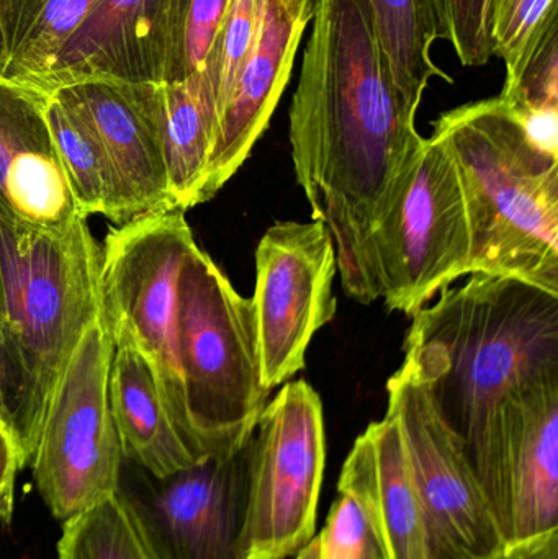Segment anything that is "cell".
I'll return each mask as SVG.
<instances>
[{
    "label": "cell",
    "instance_id": "cell-1",
    "mask_svg": "<svg viewBox=\"0 0 558 559\" xmlns=\"http://www.w3.org/2000/svg\"><path fill=\"white\" fill-rule=\"evenodd\" d=\"M290 105L292 159L330 231L344 293L380 298L370 241L426 138L387 68L366 0H314Z\"/></svg>",
    "mask_w": 558,
    "mask_h": 559
},
{
    "label": "cell",
    "instance_id": "cell-2",
    "mask_svg": "<svg viewBox=\"0 0 558 559\" xmlns=\"http://www.w3.org/2000/svg\"><path fill=\"white\" fill-rule=\"evenodd\" d=\"M403 348L504 537V416L521 391L558 377V296L520 280L468 275L413 316Z\"/></svg>",
    "mask_w": 558,
    "mask_h": 559
},
{
    "label": "cell",
    "instance_id": "cell-3",
    "mask_svg": "<svg viewBox=\"0 0 558 559\" xmlns=\"http://www.w3.org/2000/svg\"><path fill=\"white\" fill-rule=\"evenodd\" d=\"M0 409L32 465L59 378L100 314V245L87 219L38 231L0 216Z\"/></svg>",
    "mask_w": 558,
    "mask_h": 559
},
{
    "label": "cell",
    "instance_id": "cell-4",
    "mask_svg": "<svg viewBox=\"0 0 558 559\" xmlns=\"http://www.w3.org/2000/svg\"><path fill=\"white\" fill-rule=\"evenodd\" d=\"M431 138L461 180L468 275L520 280L558 296V154L500 97L439 115Z\"/></svg>",
    "mask_w": 558,
    "mask_h": 559
},
{
    "label": "cell",
    "instance_id": "cell-5",
    "mask_svg": "<svg viewBox=\"0 0 558 559\" xmlns=\"http://www.w3.org/2000/svg\"><path fill=\"white\" fill-rule=\"evenodd\" d=\"M177 348L193 453L203 459L245 445L271 394L259 377L251 299L199 245L177 283Z\"/></svg>",
    "mask_w": 558,
    "mask_h": 559
},
{
    "label": "cell",
    "instance_id": "cell-6",
    "mask_svg": "<svg viewBox=\"0 0 558 559\" xmlns=\"http://www.w3.org/2000/svg\"><path fill=\"white\" fill-rule=\"evenodd\" d=\"M111 354L102 309L72 352L43 420L29 468L61 524L117 492L124 459L108 404Z\"/></svg>",
    "mask_w": 558,
    "mask_h": 559
},
{
    "label": "cell",
    "instance_id": "cell-7",
    "mask_svg": "<svg viewBox=\"0 0 558 559\" xmlns=\"http://www.w3.org/2000/svg\"><path fill=\"white\" fill-rule=\"evenodd\" d=\"M380 298L415 316L468 275L471 229L454 160L428 138L370 241Z\"/></svg>",
    "mask_w": 558,
    "mask_h": 559
},
{
    "label": "cell",
    "instance_id": "cell-8",
    "mask_svg": "<svg viewBox=\"0 0 558 559\" xmlns=\"http://www.w3.org/2000/svg\"><path fill=\"white\" fill-rule=\"evenodd\" d=\"M195 245L183 212H169L115 226L100 246L105 319L127 328L150 358L167 409L190 450L177 348V283Z\"/></svg>",
    "mask_w": 558,
    "mask_h": 559
},
{
    "label": "cell",
    "instance_id": "cell-9",
    "mask_svg": "<svg viewBox=\"0 0 558 559\" xmlns=\"http://www.w3.org/2000/svg\"><path fill=\"white\" fill-rule=\"evenodd\" d=\"M251 439L157 476L123 460L115 496L156 559H246Z\"/></svg>",
    "mask_w": 558,
    "mask_h": 559
},
{
    "label": "cell",
    "instance_id": "cell-10",
    "mask_svg": "<svg viewBox=\"0 0 558 559\" xmlns=\"http://www.w3.org/2000/svg\"><path fill=\"white\" fill-rule=\"evenodd\" d=\"M327 463L323 404L305 380L282 384L251 436L246 559H287L314 537Z\"/></svg>",
    "mask_w": 558,
    "mask_h": 559
},
{
    "label": "cell",
    "instance_id": "cell-11",
    "mask_svg": "<svg viewBox=\"0 0 558 559\" xmlns=\"http://www.w3.org/2000/svg\"><path fill=\"white\" fill-rule=\"evenodd\" d=\"M425 518L428 559H498L504 537L458 437L403 361L387 383Z\"/></svg>",
    "mask_w": 558,
    "mask_h": 559
},
{
    "label": "cell",
    "instance_id": "cell-12",
    "mask_svg": "<svg viewBox=\"0 0 558 559\" xmlns=\"http://www.w3.org/2000/svg\"><path fill=\"white\" fill-rule=\"evenodd\" d=\"M336 251L321 223L278 222L256 249L251 299L259 377L264 390L305 368L308 345L336 314Z\"/></svg>",
    "mask_w": 558,
    "mask_h": 559
},
{
    "label": "cell",
    "instance_id": "cell-13",
    "mask_svg": "<svg viewBox=\"0 0 558 559\" xmlns=\"http://www.w3.org/2000/svg\"><path fill=\"white\" fill-rule=\"evenodd\" d=\"M314 0H261L251 48L216 118L200 203L212 200L248 160L290 81L313 19Z\"/></svg>",
    "mask_w": 558,
    "mask_h": 559
},
{
    "label": "cell",
    "instance_id": "cell-14",
    "mask_svg": "<svg viewBox=\"0 0 558 559\" xmlns=\"http://www.w3.org/2000/svg\"><path fill=\"white\" fill-rule=\"evenodd\" d=\"M154 84L85 81L51 92L87 120L104 146L120 192L121 225L177 212L167 180Z\"/></svg>",
    "mask_w": 558,
    "mask_h": 559
},
{
    "label": "cell",
    "instance_id": "cell-15",
    "mask_svg": "<svg viewBox=\"0 0 558 559\" xmlns=\"http://www.w3.org/2000/svg\"><path fill=\"white\" fill-rule=\"evenodd\" d=\"M0 216L38 231L84 218L45 117V92L0 78ZM87 219V218H85Z\"/></svg>",
    "mask_w": 558,
    "mask_h": 559
},
{
    "label": "cell",
    "instance_id": "cell-16",
    "mask_svg": "<svg viewBox=\"0 0 558 559\" xmlns=\"http://www.w3.org/2000/svg\"><path fill=\"white\" fill-rule=\"evenodd\" d=\"M166 58L167 0H100L32 88L51 94L85 81L163 82Z\"/></svg>",
    "mask_w": 558,
    "mask_h": 559
},
{
    "label": "cell",
    "instance_id": "cell-17",
    "mask_svg": "<svg viewBox=\"0 0 558 559\" xmlns=\"http://www.w3.org/2000/svg\"><path fill=\"white\" fill-rule=\"evenodd\" d=\"M337 489L359 506L380 559H428L422 502L392 414L387 413L357 437Z\"/></svg>",
    "mask_w": 558,
    "mask_h": 559
},
{
    "label": "cell",
    "instance_id": "cell-18",
    "mask_svg": "<svg viewBox=\"0 0 558 559\" xmlns=\"http://www.w3.org/2000/svg\"><path fill=\"white\" fill-rule=\"evenodd\" d=\"M504 544L558 531V377L521 391L504 416Z\"/></svg>",
    "mask_w": 558,
    "mask_h": 559
},
{
    "label": "cell",
    "instance_id": "cell-19",
    "mask_svg": "<svg viewBox=\"0 0 558 559\" xmlns=\"http://www.w3.org/2000/svg\"><path fill=\"white\" fill-rule=\"evenodd\" d=\"M108 404L127 462L157 478L199 462L177 429L153 365L123 325H111Z\"/></svg>",
    "mask_w": 558,
    "mask_h": 559
},
{
    "label": "cell",
    "instance_id": "cell-20",
    "mask_svg": "<svg viewBox=\"0 0 558 559\" xmlns=\"http://www.w3.org/2000/svg\"><path fill=\"white\" fill-rule=\"evenodd\" d=\"M154 92L170 197L186 213L200 205L218 118L215 92L203 69L182 81L156 82Z\"/></svg>",
    "mask_w": 558,
    "mask_h": 559
},
{
    "label": "cell",
    "instance_id": "cell-21",
    "mask_svg": "<svg viewBox=\"0 0 558 559\" xmlns=\"http://www.w3.org/2000/svg\"><path fill=\"white\" fill-rule=\"evenodd\" d=\"M100 0H2L0 78L35 87Z\"/></svg>",
    "mask_w": 558,
    "mask_h": 559
},
{
    "label": "cell",
    "instance_id": "cell-22",
    "mask_svg": "<svg viewBox=\"0 0 558 559\" xmlns=\"http://www.w3.org/2000/svg\"><path fill=\"white\" fill-rule=\"evenodd\" d=\"M372 28L393 81L409 104L419 108L432 79L452 84L432 59L441 38L436 0H366Z\"/></svg>",
    "mask_w": 558,
    "mask_h": 559
},
{
    "label": "cell",
    "instance_id": "cell-23",
    "mask_svg": "<svg viewBox=\"0 0 558 559\" xmlns=\"http://www.w3.org/2000/svg\"><path fill=\"white\" fill-rule=\"evenodd\" d=\"M45 117L81 215L105 216L121 226L117 179L91 124L55 94H45Z\"/></svg>",
    "mask_w": 558,
    "mask_h": 559
},
{
    "label": "cell",
    "instance_id": "cell-24",
    "mask_svg": "<svg viewBox=\"0 0 558 559\" xmlns=\"http://www.w3.org/2000/svg\"><path fill=\"white\" fill-rule=\"evenodd\" d=\"M58 559H156L117 496L62 524Z\"/></svg>",
    "mask_w": 558,
    "mask_h": 559
},
{
    "label": "cell",
    "instance_id": "cell-25",
    "mask_svg": "<svg viewBox=\"0 0 558 559\" xmlns=\"http://www.w3.org/2000/svg\"><path fill=\"white\" fill-rule=\"evenodd\" d=\"M229 0H167V58L164 81L202 71Z\"/></svg>",
    "mask_w": 558,
    "mask_h": 559
},
{
    "label": "cell",
    "instance_id": "cell-26",
    "mask_svg": "<svg viewBox=\"0 0 558 559\" xmlns=\"http://www.w3.org/2000/svg\"><path fill=\"white\" fill-rule=\"evenodd\" d=\"M556 19L557 0H494L491 41L495 56L507 66L503 88L514 84L544 29Z\"/></svg>",
    "mask_w": 558,
    "mask_h": 559
},
{
    "label": "cell",
    "instance_id": "cell-27",
    "mask_svg": "<svg viewBox=\"0 0 558 559\" xmlns=\"http://www.w3.org/2000/svg\"><path fill=\"white\" fill-rule=\"evenodd\" d=\"M498 97L523 120L558 117V19L544 29L514 84Z\"/></svg>",
    "mask_w": 558,
    "mask_h": 559
},
{
    "label": "cell",
    "instance_id": "cell-28",
    "mask_svg": "<svg viewBox=\"0 0 558 559\" xmlns=\"http://www.w3.org/2000/svg\"><path fill=\"white\" fill-rule=\"evenodd\" d=\"M259 3L261 0H229L228 9L223 15L212 48L206 56L203 71L215 92L218 111L254 39L259 22Z\"/></svg>",
    "mask_w": 558,
    "mask_h": 559
},
{
    "label": "cell",
    "instance_id": "cell-29",
    "mask_svg": "<svg viewBox=\"0 0 558 559\" xmlns=\"http://www.w3.org/2000/svg\"><path fill=\"white\" fill-rule=\"evenodd\" d=\"M494 0H436L441 38L451 43L462 66L478 68L490 61Z\"/></svg>",
    "mask_w": 558,
    "mask_h": 559
},
{
    "label": "cell",
    "instance_id": "cell-30",
    "mask_svg": "<svg viewBox=\"0 0 558 559\" xmlns=\"http://www.w3.org/2000/svg\"><path fill=\"white\" fill-rule=\"evenodd\" d=\"M321 559H379L366 518L353 498L340 495L320 535Z\"/></svg>",
    "mask_w": 558,
    "mask_h": 559
},
{
    "label": "cell",
    "instance_id": "cell-31",
    "mask_svg": "<svg viewBox=\"0 0 558 559\" xmlns=\"http://www.w3.org/2000/svg\"><path fill=\"white\" fill-rule=\"evenodd\" d=\"M22 468L19 447L0 414V522H12L16 473Z\"/></svg>",
    "mask_w": 558,
    "mask_h": 559
},
{
    "label": "cell",
    "instance_id": "cell-32",
    "mask_svg": "<svg viewBox=\"0 0 558 559\" xmlns=\"http://www.w3.org/2000/svg\"><path fill=\"white\" fill-rule=\"evenodd\" d=\"M498 559H558V531L508 545Z\"/></svg>",
    "mask_w": 558,
    "mask_h": 559
},
{
    "label": "cell",
    "instance_id": "cell-33",
    "mask_svg": "<svg viewBox=\"0 0 558 559\" xmlns=\"http://www.w3.org/2000/svg\"><path fill=\"white\" fill-rule=\"evenodd\" d=\"M297 559H321L320 537H313L297 554Z\"/></svg>",
    "mask_w": 558,
    "mask_h": 559
},
{
    "label": "cell",
    "instance_id": "cell-34",
    "mask_svg": "<svg viewBox=\"0 0 558 559\" xmlns=\"http://www.w3.org/2000/svg\"><path fill=\"white\" fill-rule=\"evenodd\" d=\"M0 316H2V299H0Z\"/></svg>",
    "mask_w": 558,
    "mask_h": 559
},
{
    "label": "cell",
    "instance_id": "cell-35",
    "mask_svg": "<svg viewBox=\"0 0 558 559\" xmlns=\"http://www.w3.org/2000/svg\"><path fill=\"white\" fill-rule=\"evenodd\" d=\"M0 414H2V409H0ZM2 417H3V416H2ZM3 420H5V419H3Z\"/></svg>",
    "mask_w": 558,
    "mask_h": 559
},
{
    "label": "cell",
    "instance_id": "cell-36",
    "mask_svg": "<svg viewBox=\"0 0 558 559\" xmlns=\"http://www.w3.org/2000/svg\"><path fill=\"white\" fill-rule=\"evenodd\" d=\"M0 2H2V0H0Z\"/></svg>",
    "mask_w": 558,
    "mask_h": 559
},
{
    "label": "cell",
    "instance_id": "cell-37",
    "mask_svg": "<svg viewBox=\"0 0 558 559\" xmlns=\"http://www.w3.org/2000/svg\"><path fill=\"white\" fill-rule=\"evenodd\" d=\"M380 559V558H379Z\"/></svg>",
    "mask_w": 558,
    "mask_h": 559
}]
</instances>
